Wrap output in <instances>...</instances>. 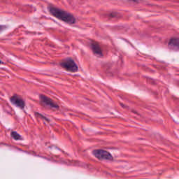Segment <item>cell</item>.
<instances>
[{
    "label": "cell",
    "mask_w": 179,
    "mask_h": 179,
    "mask_svg": "<svg viewBox=\"0 0 179 179\" xmlns=\"http://www.w3.org/2000/svg\"><path fill=\"white\" fill-rule=\"evenodd\" d=\"M11 136L13 137L15 140H19L21 139L22 137L21 136V135L19 134H18L15 132H11Z\"/></svg>",
    "instance_id": "cell-8"
},
{
    "label": "cell",
    "mask_w": 179,
    "mask_h": 179,
    "mask_svg": "<svg viewBox=\"0 0 179 179\" xmlns=\"http://www.w3.org/2000/svg\"><path fill=\"white\" fill-rule=\"evenodd\" d=\"M93 155L101 160H113V156L110 155L109 152L104 150H101V149H97V150H93Z\"/></svg>",
    "instance_id": "cell-3"
},
{
    "label": "cell",
    "mask_w": 179,
    "mask_h": 179,
    "mask_svg": "<svg viewBox=\"0 0 179 179\" xmlns=\"http://www.w3.org/2000/svg\"><path fill=\"white\" fill-rule=\"evenodd\" d=\"M48 11L50 13L52 14L53 16L57 18V19L60 21L65 22V23H68V24H74L76 23V20L75 17L71 13L63 9H59V8L53 7L52 5H49L48 7Z\"/></svg>",
    "instance_id": "cell-1"
},
{
    "label": "cell",
    "mask_w": 179,
    "mask_h": 179,
    "mask_svg": "<svg viewBox=\"0 0 179 179\" xmlns=\"http://www.w3.org/2000/svg\"><path fill=\"white\" fill-rule=\"evenodd\" d=\"M90 46H91L93 53L95 55L99 56V57H102L103 55V51H102V48H101L99 43L94 41H92L90 42Z\"/></svg>",
    "instance_id": "cell-6"
},
{
    "label": "cell",
    "mask_w": 179,
    "mask_h": 179,
    "mask_svg": "<svg viewBox=\"0 0 179 179\" xmlns=\"http://www.w3.org/2000/svg\"><path fill=\"white\" fill-rule=\"evenodd\" d=\"M11 102H12V104H13L14 105L16 106L17 107L21 108H24L25 104L24 100L18 95L15 94V95L12 96L11 97Z\"/></svg>",
    "instance_id": "cell-5"
},
{
    "label": "cell",
    "mask_w": 179,
    "mask_h": 179,
    "mask_svg": "<svg viewBox=\"0 0 179 179\" xmlns=\"http://www.w3.org/2000/svg\"><path fill=\"white\" fill-rule=\"evenodd\" d=\"M169 47H171L174 50H178V37H174L172 38L169 41Z\"/></svg>",
    "instance_id": "cell-7"
},
{
    "label": "cell",
    "mask_w": 179,
    "mask_h": 179,
    "mask_svg": "<svg viewBox=\"0 0 179 179\" xmlns=\"http://www.w3.org/2000/svg\"><path fill=\"white\" fill-rule=\"evenodd\" d=\"M1 60H0V65H1Z\"/></svg>",
    "instance_id": "cell-10"
},
{
    "label": "cell",
    "mask_w": 179,
    "mask_h": 179,
    "mask_svg": "<svg viewBox=\"0 0 179 179\" xmlns=\"http://www.w3.org/2000/svg\"><path fill=\"white\" fill-rule=\"evenodd\" d=\"M6 29V26H4V25H0V33H1V32H2L3 30H4V29Z\"/></svg>",
    "instance_id": "cell-9"
},
{
    "label": "cell",
    "mask_w": 179,
    "mask_h": 179,
    "mask_svg": "<svg viewBox=\"0 0 179 179\" xmlns=\"http://www.w3.org/2000/svg\"><path fill=\"white\" fill-rule=\"evenodd\" d=\"M40 99H41V102L42 103L44 104V105L50 107V108H53V109H58L59 108L58 104L55 103L53 99H51V98H49L47 96L41 94L40 95Z\"/></svg>",
    "instance_id": "cell-4"
},
{
    "label": "cell",
    "mask_w": 179,
    "mask_h": 179,
    "mask_svg": "<svg viewBox=\"0 0 179 179\" xmlns=\"http://www.w3.org/2000/svg\"><path fill=\"white\" fill-rule=\"evenodd\" d=\"M60 65L63 69H65L67 71H70V72H76L79 70L77 65L74 62V60L71 58H67L65 60H62L60 62Z\"/></svg>",
    "instance_id": "cell-2"
}]
</instances>
